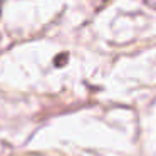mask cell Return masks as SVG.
I'll list each match as a JSON object with an SVG mask.
<instances>
[{"label":"cell","mask_w":156,"mask_h":156,"mask_svg":"<svg viewBox=\"0 0 156 156\" xmlns=\"http://www.w3.org/2000/svg\"><path fill=\"white\" fill-rule=\"evenodd\" d=\"M148 5H151V7H156V0H144Z\"/></svg>","instance_id":"6da1fadb"}]
</instances>
